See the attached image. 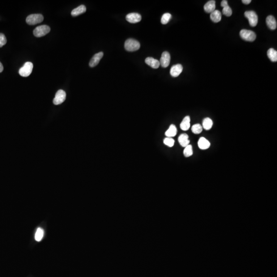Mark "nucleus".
Returning <instances> with one entry per match:
<instances>
[{"label": "nucleus", "mask_w": 277, "mask_h": 277, "mask_svg": "<svg viewBox=\"0 0 277 277\" xmlns=\"http://www.w3.org/2000/svg\"><path fill=\"white\" fill-rule=\"evenodd\" d=\"M124 47L128 51H135L140 49V44L135 39H129L125 41Z\"/></svg>", "instance_id": "nucleus-1"}, {"label": "nucleus", "mask_w": 277, "mask_h": 277, "mask_svg": "<svg viewBox=\"0 0 277 277\" xmlns=\"http://www.w3.org/2000/svg\"><path fill=\"white\" fill-rule=\"evenodd\" d=\"M43 20L44 17L41 14H32L28 15L26 19L27 24L31 25L40 23Z\"/></svg>", "instance_id": "nucleus-2"}, {"label": "nucleus", "mask_w": 277, "mask_h": 277, "mask_svg": "<svg viewBox=\"0 0 277 277\" xmlns=\"http://www.w3.org/2000/svg\"><path fill=\"white\" fill-rule=\"evenodd\" d=\"M51 31V28L47 25L39 26L36 27L34 31V36L36 37H42L48 34Z\"/></svg>", "instance_id": "nucleus-3"}, {"label": "nucleus", "mask_w": 277, "mask_h": 277, "mask_svg": "<svg viewBox=\"0 0 277 277\" xmlns=\"http://www.w3.org/2000/svg\"><path fill=\"white\" fill-rule=\"evenodd\" d=\"M240 35L242 39L249 42L255 41L256 38V35L255 32L246 29H242L240 31Z\"/></svg>", "instance_id": "nucleus-4"}, {"label": "nucleus", "mask_w": 277, "mask_h": 277, "mask_svg": "<svg viewBox=\"0 0 277 277\" xmlns=\"http://www.w3.org/2000/svg\"><path fill=\"white\" fill-rule=\"evenodd\" d=\"M33 69V64L30 62H27L24 64V66L19 70V74L23 77H28L31 73Z\"/></svg>", "instance_id": "nucleus-5"}, {"label": "nucleus", "mask_w": 277, "mask_h": 277, "mask_svg": "<svg viewBox=\"0 0 277 277\" xmlns=\"http://www.w3.org/2000/svg\"><path fill=\"white\" fill-rule=\"evenodd\" d=\"M245 16L249 20V23L252 27H255L257 26L258 22V17L257 14L253 11H245Z\"/></svg>", "instance_id": "nucleus-6"}, {"label": "nucleus", "mask_w": 277, "mask_h": 277, "mask_svg": "<svg viewBox=\"0 0 277 277\" xmlns=\"http://www.w3.org/2000/svg\"><path fill=\"white\" fill-rule=\"evenodd\" d=\"M66 94L63 90H60L55 95L53 102L54 105H59L64 102L66 99Z\"/></svg>", "instance_id": "nucleus-7"}, {"label": "nucleus", "mask_w": 277, "mask_h": 277, "mask_svg": "<svg viewBox=\"0 0 277 277\" xmlns=\"http://www.w3.org/2000/svg\"><path fill=\"white\" fill-rule=\"evenodd\" d=\"M159 62L162 67L166 68L169 66L171 62V56L169 53H168L167 51L163 52Z\"/></svg>", "instance_id": "nucleus-8"}, {"label": "nucleus", "mask_w": 277, "mask_h": 277, "mask_svg": "<svg viewBox=\"0 0 277 277\" xmlns=\"http://www.w3.org/2000/svg\"><path fill=\"white\" fill-rule=\"evenodd\" d=\"M126 19L128 22L130 23H137L140 22L142 17L138 13H130L126 15Z\"/></svg>", "instance_id": "nucleus-9"}, {"label": "nucleus", "mask_w": 277, "mask_h": 277, "mask_svg": "<svg viewBox=\"0 0 277 277\" xmlns=\"http://www.w3.org/2000/svg\"><path fill=\"white\" fill-rule=\"evenodd\" d=\"M183 69V68L182 65L180 64L173 65L171 68V71H170L171 76L173 77H177L182 72Z\"/></svg>", "instance_id": "nucleus-10"}, {"label": "nucleus", "mask_w": 277, "mask_h": 277, "mask_svg": "<svg viewBox=\"0 0 277 277\" xmlns=\"http://www.w3.org/2000/svg\"><path fill=\"white\" fill-rule=\"evenodd\" d=\"M103 54H103V52H100V53L95 54L93 56V57L91 58V60L90 61V64H89L90 66L91 67H93L96 66L99 64V63L100 62V60L103 57Z\"/></svg>", "instance_id": "nucleus-11"}, {"label": "nucleus", "mask_w": 277, "mask_h": 277, "mask_svg": "<svg viewBox=\"0 0 277 277\" xmlns=\"http://www.w3.org/2000/svg\"><path fill=\"white\" fill-rule=\"evenodd\" d=\"M198 147L202 150H205L209 148L210 146V143L204 137H201L198 142Z\"/></svg>", "instance_id": "nucleus-12"}, {"label": "nucleus", "mask_w": 277, "mask_h": 277, "mask_svg": "<svg viewBox=\"0 0 277 277\" xmlns=\"http://www.w3.org/2000/svg\"><path fill=\"white\" fill-rule=\"evenodd\" d=\"M189 137L186 134H181L178 138V142L182 147H185L188 145L190 143Z\"/></svg>", "instance_id": "nucleus-13"}, {"label": "nucleus", "mask_w": 277, "mask_h": 277, "mask_svg": "<svg viewBox=\"0 0 277 277\" xmlns=\"http://www.w3.org/2000/svg\"><path fill=\"white\" fill-rule=\"evenodd\" d=\"M146 63L154 69H157L160 65V62L158 60L152 57H148L145 59Z\"/></svg>", "instance_id": "nucleus-14"}, {"label": "nucleus", "mask_w": 277, "mask_h": 277, "mask_svg": "<svg viewBox=\"0 0 277 277\" xmlns=\"http://www.w3.org/2000/svg\"><path fill=\"white\" fill-rule=\"evenodd\" d=\"M266 24L268 26V27L270 29L275 30L277 28V21L275 18L272 15L268 16L266 19Z\"/></svg>", "instance_id": "nucleus-15"}, {"label": "nucleus", "mask_w": 277, "mask_h": 277, "mask_svg": "<svg viewBox=\"0 0 277 277\" xmlns=\"http://www.w3.org/2000/svg\"><path fill=\"white\" fill-rule=\"evenodd\" d=\"M205 11L207 13H210L214 11L216 9V1L213 0L207 2L204 6Z\"/></svg>", "instance_id": "nucleus-16"}, {"label": "nucleus", "mask_w": 277, "mask_h": 277, "mask_svg": "<svg viewBox=\"0 0 277 277\" xmlns=\"http://www.w3.org/2000/svg\"><path fill=\"white\" fill-rule=\"evenodd\" d=\"M191 118L189 116H186L183 119L182 121L180 124V128L184 131H187L189 129L191 126Z\"/></svg>", "instance_id": "nucleus-17"}, {"label": "nucleus", "mask_w": 277, "mask_h": 277, "mask_svg": "<svg viewBox=\"0 0 277 277\" xmlns=\"http://www.w3.org/2000/svg\"><path fill=\"white\" fill-rule=\"evenodd\" d=\"M177 134V127L174 124H171V125H170L169 129L166 130V132L165 133V135L166 137L172 138V137L176 136Z\"/></svg>", "instance_id": "nucleus-18"}, {"label": "nucleus", "mask_w": 277, "mask_h": 277, "mask_svg": "<svg viewBox=\"0 0 277 277\" xmlns=\"http://www.w3.org/2000/svg\"><path fill=\"white\" fill-rule=\"evenodd\" d=\"M86 8L84 5H82L79 6V7H77L76 8L73 9L71 11V15L73 17H76L79 15L81 14H83L86 12Z\"/></svg>", "instance_id": "nucleus-19"}, {"label": "nucleus", "mask_w": 277, "mask_h": 277, "mask_svg": "<svg viewBox=\"0 0 277 277\" xmlns=\"http://www.w3.org/2000/svg\"><path fill=\"white\" fill-rule=\"evenodd\" d=\"M210 17L213 22L215 23H218L221 20V12H220L219 10H215L214 11H213L210 14Z\"/></svg>", "instance_id": "nucleus-20"}, {"label": "nucleus", "mask_w": 277, "mask_h": 277, "mask_svg": "<svg viewBox=\"0 0 277 277\" xmlns=\"http://www.w3.org/2000/svg\"><path fill=\"white\" fill-rule=\"evenodd\" d=\"M213 122L211 119L210 118H206L204 119L202 123V127L205 130H210L213 127Z\"/></svg>", "instance_id": "nucleus-21"}, {"label": "nucleus", "mask_w": 277, "mask_h": 277, "mask_svg": "<svg viewBox=\"0 0 277 277\" xmlns=\"http://www.w3.org/2000/svg\"><path fill=\"white\" fill-rule=\"evenodd\" d=\"M267 56L270 61L272 62L277 61V51L274 48H270L267 51Z\"/></svg>", "instance_id": "nucleus-22"}, {"label": "nucleus", "mask_w": 277, "mask_h": 277, "mask_svg": "<svg viewBox=\"0 0 277 277\" xmlns=\"http://www.w3.org/2000/svg\"><path fill=\"white\" fill-rule=\"evenodd\" d=\"M203 130V127L202 126H201L200 124H196L193 125L191 127V131L193 133L196 135H198L201 133V132Z\"/></svg>", "instance_id": "nucleus-23"}, {"label": "nucleus", "mask_w": 277, "mask_h": 277, "mask_svg": "<svg viewBox=\"0 0 277 277\" xmlns=\"http://www.w3.org/2000/svg\"><path fill=\"white\" fill-rule=\"evenodd\" d=\"M183 154L185 157H189L193 155V147L191 145H188L185 147Z\"/></svg>", "instance_id": "nucleus-24"}, {"label": "nucleus", "mask_w": 277, "mask_h": 277, "mask_svg": "<svg viewBox=\"0 0 277 277\" xmlns=\"http://www.w3.org/2000/svg\"><path fill=\"white\" fill-rule=\"evenodd\" d=\"M44 236V230L41 228H38L35 234V239L37 241L40 242Z\"/></svg>", "instance_id": "nucleus-25"}, {"label": "nucleus", "mask_w": 277, "mask_h": 277, "mask_svg": "<svg viewBox=\"0 0 277 277\" xmlns=\"http://www.w3.org/2000/svg\"><path fill=\"white\" fill-rule=\"evenodd\" d=\"M171 14H169V13L164 14L162 15V18H161V23L162 24H164V25L167 24L170 21V20H171Z\"/></svg>", "instance_id": "nucleus-26"}, {"label": "nucleus", "mask_w": 277, "mask_h": 277, "mask_svg": "<svg viewBox=\"0 0 277 277\" xmlns=\"http://www.w3.org/2000/svg\"><path fill=\"white\" fill-rule=\"evenodd\" d=\"M163 143L166 145L168 146L169 147H172L174 145V138H169V137H166L164 138L163 140Z\"/></svg>", "instance_id": "nucleus-27"}, {"label": "nucleus", "mask_w": 277, "mask_h": 277, "mask_svg": "<svg viewBox=\"0 0 277 277\" xmlns=\"http://www.w3.org/2000/svg\"><path fill=\"white\" fill-rule=\"evenodd\" d=\"M222 13L223 15H226L227 17H230L231 16L233 13L232 9L229 6V5H227L225 7H223V10H222Z\"/></svg>", "instance_id": "nucleus-28"}, {"label": "nucleus", "mask_w": 277, "mask_h": 277, "mask_svg": "<svg viewBox=\"0 0 277 277\" xmlns=\"http://www.w3.org/2000/svg\"><path fill=\"white\" fill-rule=\"evenodd\" d=\"M7 43V40L5 35L3 34H0V47L5 45Z\"/></svg>", "instance_id": "nucleus-29"}, {"label": "nucleus", "mask_w": 277, "mask_h": 277, "mask_svg": "<svg viewBox=\"0 0 277 277\" xmlns=\"http://www.w3.org/2000/svg\"><path fill=\"white\" fill-rule=\"evenodd\" d=\"M221 5L222 7H224L225 6H226L227 5H228V2L226 0H223L221 2Z\"/></svg>", "instance_id": "nucleus-30"}, {"label": "nucleus", "mask_w": 277, "mask_h": 277, "mask_svg": "<svg viewBox=\"0 0 277 277\" xmlns=\"http://www.w3.org/2000/svg\"><path fill=\"white\" fill-rule=\"evenodd\" d=\"M251 2H252L251 0H242V2L243 3L246 4V5L250 4Z\"/></svg>", "instance_id": "nucleus-31"}, {"label": "nucleus", "mask_w": 277, "mask_h": 277, "mask_svg": "<svg viewBox=\"0 0 277 277\" xmlns=\"http://www.w3.org/2000/svg\"><path fill=\"white\" fill-rule=\"evenodd\" d=\"M3 66L2 63L0 62V73H2V71H3Z\"/></svg>", "instance_id": "nucleus-32"}]
</instances>
